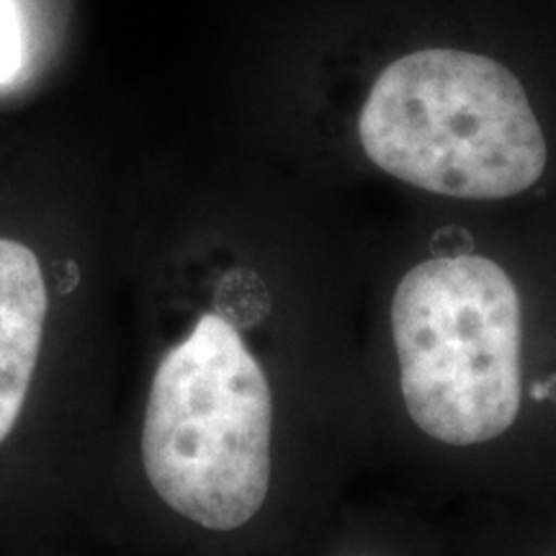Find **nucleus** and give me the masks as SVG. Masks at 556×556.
Listing matches in <instances>:
<instances>
[{
  "label": "nucleus",
  "instance_id": "39448f33",
  "mask_svg": "<svg viewBox=\"0 0 556 556\" xmlns=\"http://www.w3.org/2000/svg\"><path fill=\"white\" fill-rule=\"evenodd\" d=\"M24 26L16 3L0 0V86L13 80L24 65Z\"/></svg>",
  "mask_w": 556,
  "mask_h": 556
},
{
  "label": "nucleus",
  "instance_id": "f257e3e1",
  "mask_svg": "<svg viewBox=\"0 0 556 556\" xmlns=\"http://www.w3.org/2000/svg\"><path fill=\"white\" fill-rule=\"evenodd\" d=\"M358 139L377 168L441 197L495 201L544 176L546 139L523 86L486 54L426 47L368 90Z\"/></svg>",
  "mask_w": 556,
  "mask_h": 556
},
{
  "label": "nucleus",
  "instance_id": "f03ea898",
  "mask_svg": "<svg viewBox=\"0 0 556 556\" xmlns=\"http://www.w3.org/2000/svg\"><path fill=\"white\" fill-rule=\"evenodd\" d=\"M274 400L245 340L222 315H201L152 379L142 462L173 510L212 531L253 520L270 484Z\"/></svg>",
  "mask_w": 556,
  "mask_h": 556
},
{
  "label": "nucleus",
  "instance_id": "7ed1b4c3",
  "mask_svg": "<svg viewBox=\"0 0 556 556\" xmlns=\"http://www.w3.org/2000/svg\"><path fill=\"white\" fill-rule=\"evenodd\" d=\"M407 413L451 446L503 435L520 413L523 319L513 278L479 255L415 266L392 299Z\"/></svg>",
  "mask_w": 556,
  "mask_h": 556
},
{
  "label": "nucleus",
  "instance_id": "20e7f679",
  "mask_svg": "<svg viewBox=\"0 0 556 556\" xmlns=\"http://www.w3.org/2000/svg\"><path fill=\"white\" fill-rule=\"evenodd\" d=\"M45 319L47 283L39 258L31 248L0 238V443L24 409Z\"/></svg>",
  "mask_w": 556,
  "mask_h": 556
}]
</instances>
